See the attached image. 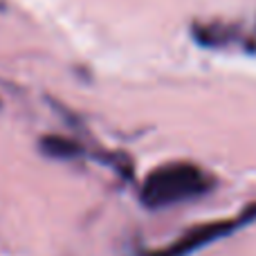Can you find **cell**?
Here are the masks:
<instances>
[{
	"label": "cell",
	"mask_w": 256,
	"mask_h": 256,
	"mask_svg": "<svg viewBox=\"0 0 256 256\" xmlns=\"http://www.w3.org/2000/svg\"><path fill=\"white\" fill-rule=\"evenodd\" d=\"M43 155L54 160H76L84 155V146L66 135H43L38 142Z\"/></svg>",
	"instance_id": "3"
},
{
	"label": "cell",
	"mask_w": 256,
	"mask_h": 256,
	"mask_svg": "<svg viewBox=\"0 0 256 256\" xmlns=\"http://www.w3.org/2000/svg\"><path fill=\"white\" fill-rule=\"evenodd\" d=\"M216 178L202 166L186 160L160 164L150 168L140 184V200L146 209H166L198 200L212 194Z\"/></svg>",
	"instance_id": "1"
},
{
	"label": "cell",
	"mask_w": 256,
	"mask_h": 256,
	"mask_svg": "<svg viewBox=\"0 0 256 256\" xmlns=\"http://www.w3.org/2000/svg\"><path fill=\"white\" fill-rule=\"evenodd\" d=\"M254 220H256V202H252L250 207H245L243 212L232 218H218V220L200 222V225L186 230L184 234H182L180 238H176L173 243L164 245V248H160V250H150V252H146L142 256H194L202 248L236 234L238 230L248 227L250 222H254Z\"/></svg>",
	"instance_id": "2"
},
{
	"label": "cell",
	"mask_w": 256,
	"mask_h": 256,
	"mask_svg": "<svg viewBox=\"0 0 256 256\" xmlns=\"http://www.w3.org/2000/svg\"><path fill=\"white\" fill-rule=\"evenodd\" d=\"M194 38L198 40L204 48H218V45H225L234 40V30L227 25H216V22H209V25H194Z\"/></svg>",
	"instance_id": "4"
}]
</instances>
